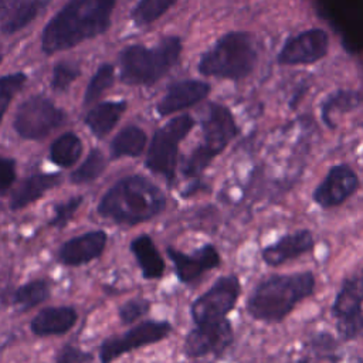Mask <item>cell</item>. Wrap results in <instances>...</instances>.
<instances>
[{
	"label": "cell",
	"instance_id": "4dcf8cb0",
	"mask_svg": "<svg viewBox=\"0 0 363 363\" xmlns=\"http://www.w3.org/2000/svg\"><path fill=\"white\" fill-rule=\"evenodd\" d=\"M311 350L323 360H329V362H337L340 359V346L339 342L329 333L322 332L315 335L311 342H309Z\"/></svg>",
	"mask_w": 363,
	"mask_h": 363
},
{
	"label": "cell",
	"instance_id": "44dd1931",
	"mask_svg": "<svg viewBox=\"0 0 363 363\" xmlns=\"http://www.w3.org/2000/svg\"><path fill=\"white\" fill-rule=\"evenodd\" d=\"M363 303V274H354L342 282V286L335 298L332 315L336 319L346 318L362 312Z\"/></svg>",
	"mask_w": 363,
	"mask_h": 363
},
{
	"label": "cell",
	"instance_id": "603a6c76",
	"mask_svg": "<svg viewBox=\"0 0 363 363\" xmlns=\"http://www.w3.org/2000/svg\"><path fill=\"white\" fill-rule=\"evenodd\" d=\"M126 109L125 101H113V102H102L89 109L85 116V125L91 129V132L102 139L105 138L119 122L121 116Z\"/></svg>",
	"mask_w": 363,
	"mask_h": 363
},
{
	"label": "cell",
	"instance_id": "4316f807",
	"mask_svg": "<svg viewBox=\"0 0 363 363\" xmlns=\"http://www.w3.org/2000/svg\"><path fill=\"white\" fill-rule=\"evenodd\" d=\"M177 0H139L130 13L136 26H149L163 16Z\"/></svg>",
	"mask_w": 363,
	"mask_h": 363
},
{
	"label": "cell",
	"instance_id": "7402d4cb",
	"mask_svg": "<svg viewBox=\"0 0 363 363\" xmlns=\"http://www.w3.org/2000/svg\"><path fill=\"white\" fill-rule=\"evenodd\" d=\"M129 248L138 261L143 278L156 279L163 275L164 261L160 252L157 251L153 240L147 234L138 235L130 242Z\"/></svg>",
	"mask_w": 363,
	"mask_h": 363
},
{
	"label": "cell",
	"instance_id": "5b68a950",
	"mask_svg": "<svg viewBox=\"0 0 363 363\" xmlns=\"http://www.w3.org/2000/svg\"><path fill=\"white\" fill-rule=\"evenodd\" d=\"M258 52L252 37L244 31L227 33L199 61V71L207 77L241 79L252 72Z\"/></svg>",
	"mask_w": 363,
	"mask_h": 363
},
{
	"label": "cell",
	"instance_id": "d590c367",
	"mask_svg": "<svg viewBox=\"0 0 363 363\" xmlns=\"http://www.w3.org/2000/svg\"><path fill=\"white\" fill-rule=\"evenodd\" d=\"M82 203V197L81 196H75L68 199L64 203H60L54 207V216L50 220V225L51 227H57V228H62L65 227L69 220L72 218V216L77 213V210L79 208Z\"/></svg>",
	"mask_w": 363,
	"mask_h": 363
},
{
	"label": "cell",
	"instance_id": "52a82bcc",
	"mask_svg": "<svg viewBox=\"0 0 363 363\" xmlns=\"http://www.w3.org/2000/svg\"><path fill=\"white\" fill-rule=\"evenodd\" d=\"M194 126V119L190 115H180L163 126H160L150 142L145 164L156 174L164 177L167 183H173L177 164V149L180 142L189 135Z\"/></svg>",
	"mask_w": 363,
	"mask_h": 363
},
{
	"label": "cell",
	"instance_id": "484cf974",
	"mask_svg": "<svg viewBox=\"0 0 363 363\" xmlns=\"http://www.w3.org/2000/svg\"><path fill=\"white\" fill-rule=\"evenodd\" d=\"M50 298V284L45 279H33L13 292V303L21 311L31 309Z\"/></svg>",
	"mask_w": 363,
	"mask_h": 363
},
{
	"label": "cell",
	"instance_id": "f546056e",
	"mask_svg": "<svg viewBox=\"0 0 363 363\" xmlns=\"http://www.w3.org/2000/svg\"><path fill=\"white\" fill-rule=\"evenodd\" d=\"M363 101L362 94L354 91H337L336 94L330 95L326 102L323 104V118L326 123H329V118L332 112H347L359 106Z\"/></svg>",
	"mask_w": 363,
	"mask_h": 363
},
{
	"label": "cell",
	"instance_id": "836d02e7",
	"mask_svg": "<svg viewBox=\"0 0 363 363\" xmlns=\"http://www.w3.org/2000/svg\"><path fill=\"white\" fill-rule=\"evenodd\" d=\"M150 309V302L145 298H133L119 306V319L123 325H130L145 316Z\"/></svg>",
	"mask_w": 363,
	"mask_h": 363
},
{
	"label": "cell",
	"instance_id": "e0dca14e",
	"mask_svg": "<svg viewBox=\"0 0 363 363\" xmlns=\"http://www.w3.org/2000/svg\"><path fill=\"white\" fill-rule=\"evenodd\" d=\"M48 0H0V31L6 35L14 34L30 24Z\"/></svg>",
	"mask_w": 363,
	"mask_h": 363
},
{
	"label": "cell",
	"instance_id": "d6986e66",
	"mask_svg": "<svg viewBox=\"0 0 363 363\" xmlns=\"http://www.w3.org/2000/svg\"><path fill=\"white\" fill-rule=\"evenodd\" d=\"M78 319V313L72 306H50L41 309L30 323L35 336H54L67 333Z\"/></svg>",
	"mask_w": 363,
	"mask_h": 363
},
{
	"label": "cell",
	"instance_id": "277c9868",
	"mask_svg": "<svg viewBox=\"0 0 363 363\" xmlns=\"http://www.w3.org/2000/svg\"><path fill=\"white\" fill-rule=\"evenodd\" d=\"M180 52L179 37H166L155 47L128 45L119 52L121 81L128 85H153L174 67Z\"/></svg>",
	"mask_w": 363,
	"mask_h": 363
},
{
	"label": "cell",
	"instance_id": "30bf717a",
	"mask_svg": "<svg viewBox=\"0 0 363 363\" xmlns=\"http://www.w3.org/2000/svg\"><path fill=\"white\" fill-rule=\"evenodd\" d=\"M170 332L172 325L166 320H145L123 335L105 339L99 347V360L101 363H111L130 350L160 342Z\"/></svg>",
	"mask_w": 363,
	"mask_h": 363
},
{
	"label": "cell",
	"instance_id": "d4e9b609",
	"mask_svg": "<svg viewBox=\"0 0 363 363\" xmlns=\"http://www.w3.org/2000/svg\"><path fill=\"white\" fill-rule=\"evenodd\" d=\"M82 153V142L74 132L62 133L50 146V160L61 167L74 166Z\"/></svg>",
	"mask_w": 363,
	"mask_h": 363
},
{
	"label": "cell",
	"instance_id": "8d00e7d4",
	"mask_svg": "<svg viewBox=\"0 0 363 363\" xmlns=\"http://www.w3.org/2000/svg\"><path fill=\"white\" fill-rule=\"evenodd\" d=\"M16 180V162L0 156V196L6 194Z\"/></svg>",
	"mask_w": 363,
	"mask_h": 363
},
{
	"label": "cell",
	"instance_id": "8992f818",
	"mask_svg": "<svg viewBox=\"0 0 363 363\" xmlns=\"http://www.w3.org/2000/svg\"><path fill=\"white\" fill-rule=\"evenodd\" d=\"M203 143L184 159L182 173L186 177L200 174L211 160L221 153L237 135V125L228 108L220 104H210L207 115L201 121Z\"/></svg>",
	"mask_w": 363,
	"mask_h": 363
},
{
	"label": "cell",
	"instance_id": "cb8c5ba5",
	"mask_svg": "<svg viewBox=\"0 0 363 363\" xmlns=\"http://www.w3.org/2000/svg\"><path fill=\"white\" fill-rule=\"evenodd\" d=\"M146 145V133L138 126L123 128L111 143L112 157H138Z\"/></svg>",
	"mask_w": 363,
	"mask_h": 363
},
{
	"label": "cell",
	"instance_id": "7c38bea8",
	"mask_svg": "<svg viewBox=\"0 0 363 363\" xmlns=\"http://www.w3.org/2000/svg\"><path fill=\"white\" fill-rule=\"evenodd\" d=\"M328 47L329 37L326 31L312 28L288 38L278 54V62L284 65L312 64L326 55Z\"/></svg>",
	"mask_w": 363,
	"mask_h": 363
},
{
	"label": "cell",
	"instance_id": "83f0119b",
	"mask_svg": "<svg viewBox=\"0 0 363 363\" xmlns=\"http://www.w3.org/2000/svg\"><path fill=\"white\" fill-rule=\"evenodd\" d=\"M106 167V157L101 149H92L84 163L71 173V182L75 184H84L98 179Z\"/></svg>",
	"mask_w": 363,
	"mask_h": 363
},
{
	"label": "cell",
	"instance_id": "6da1fadb",
	"mask_svg": "<svg viewBox=\"0 0 363 363\" xmlns=\"http://www.w3.org/2000/svg\"><path fill=\"white\" fill-rule=\"evenodd\" d=\"M116 0H68L47 23L41 34V50L55 54L105 33L111 26Z\"/></svg>",
	"mask_w": 363,
	"mask_h": 363
},
{
	"label": "cell",
	"instance_id": "4fadbf2b",
	"mask_svg": "<svg viewBox=\"0 0 363 363\" xmlns=\"http://www.w3.org/2000/svg\"><path fill=\"white\" fill-rule=\"evenodd\" d=\"M359 186V179L347 164L333 166L325 180L315 189L313 200L323 208L342 204Z\"/></svg>",
	"mask_w": 363,
	"mask_h": 363
},
{
	"label": "cell",
	"instance_id": "e575fe53",
	"mask_svg": "<svg viewBox=\"0 0 363 363\" xmlns=\"http://www.w3.org/2000/svg\"><path fill=\"white\" fill-rule=\"evenodd\" d=\"M336 329L342 340H354L363 336V311L336 320Z\"/></svg>",
	"mask_w": 363,
	"mask_h": 363
},
{
	"label": "cell",
	"instance_id": "d6a6232c",
	"mask_svg": "<svg viewBox=\"0 0 363 363\" xmlns=\"http://www.w3.org/2000/svg\"><path fill=\"white\" fill-rule=\"evenodd\" d=\"M81 69L78 64L71 61H60L54 69L51 77V88L57 92H62L68 89V86L79 77Z\"/></svg>",
	"mask_w": 363,
	"mask_h": 363
},
{
	"label": "cell",
	"instance_id": "7a4b0ae2",
	"mask_svg": "<svg viewBox=\"0 0 363 363\" xmlns=\"http://www.w3.org/2000/svg\"><path fill=\"white\" fill-rule=\"evenodd\" d=\"M166 197L149 179L133 174L116 182L101 199L98 214L116 224L135 225L163 211Z\"/></svg>",
	"mask_w": 363,
	"mask_h": 363
},
{
	"label": "cell",
	"instance_id": "ba28073f",
	"mask_svg": "<svg viewBox=\"0 0 363 363\" xmlns=\"http://www.w3.org/2000/svg\"><path fill=\"white\" fill-rule=\"evenodd\" d=\"M65 121L67 113L51 99L44 95H33L17 108L13 128L23 139L41 140L62 126Z\"/></svg>",
	"mask_w": 363,
	"mask_h": 363
},
{
	"label": "cell",
	"instance_id": "2e32d148",
	"mask_svg": "<svg viewBox=\"0 0 363 363\" xmlns=\"http://www.w3.org/2000/svg\"><path fill=\"white\" fill-rule=\"evenodd\" d=\"M208 92L210 85L207 82L197 79L179 81L167 88L156 109L162 116H167L200 102L207 96Z\"/></svg>",
	"mask_w": 363,
	"mask_h": 363
},
{
	"label": "cell",
	"instance_id": "8fae6325",
	"mask_svg": "<svg viewBox=\"0 0 363 363\" xmlns=\"http://www.w3.org/2000/svg\"><path fill=\"white\" fill-rule=\"evenodd\" d=\"M233 328L228 319L197 325L184 340V353L189 357L221 354L233 343Z\"/></svg>",
	"mask_w": 363,
	"mask_h": 363
},
{
	"label": "cell",
	"instance_id": "9a60e30c",
	"mask_svg": "<svg viewBox=\"0 0 363 363\" xmlns=\"http://www.w3.org/2000/svg\"><path fill=\"white\" fill-rule=\"evenodd\" d=\"M108 235L102 230L89 231L65 241L58 250V261L68 267H78L98 258L106 245Z\"/></svg>",
	"mask_w": 363,
	"mask_h": 363
},
{
	"label": "cell",
	"instance_id": "9c48e42d",
	"mask_svg": "<svg viewBox=\"0 0 363 363\" xmlns=\"http://www.w3.org/2000/svg\"><path fill=\"white\" fill-rule=\"evenodd\" d=\"M240 281L235 275L218 278L213 286L199 296L190 308L196 325L221 320L234 308L240 296Z\"/></svg>",
	"mask_w": 363,
	"mask_h": 363
},
{
	"label": "cell",
	"instance_id": "5bb4252c",
	"mask_svg": "<svg viewBox=\"0 0 363 363\" xmlns=\"http://www.w3.org/2000/svg\"><path fill=\"white\" fill-rule=\"evenodd\" d=\"M166 252L174 265L177 278L184 284L197 281L206 271L220 265V254L211 244H206L191 254H184L173 247H167Z\"/></svg>",
	"mask_w": 363,
	"mask_h": 363
},
{
	"label": "cell",
	"instance_id": "74e56055",
	"mask_svg": "<svg viewBox=\"0 0 363 363\" xmlns=\"http://www.w3.org/2000/svg\"><path fill=\"white\" fill-rule=\"evenodd\" d=\"M91 359H92V356L88 352H84L79 347L72 346V345H65L60 350V353L55 359V363H85Z\"/></svg>",
	"mask_w": 363,
	"mask_h": 363
},
{
	"label": "cell",
	"instance_id": "ac0fdd59",
	"mask_svg": "<svg viewBox=\"0 0 363 363\" xmlns=\"http://www.w3.org/2000/svg\"><path fill=\"white\" fill-rule=\"evenodd\" d=\"M313 247V237L308 230H299L281 237L277 242L262 250V259L267 265L277 267L292 258L308 252Z\"/></svg>",
	"mask_w": 363,
	"mask_h": 363
},
{
	"label": "cell",
	"instance_id": "f35d334b",
	"mask_svg": "<svg viewBox=\"0 0 363 363\" xmlns=\"http://www.w3.org/2000/svg\"><path fill=\"white\" fill-rule=\"evenodd\" d=\"M1 60H3V55H1V54H0V62H1Z\"/></svg>",
	"mask_w": 363,
	"mask_h": 363
},
{
	"label": "cell",
	"instance_id": "ffe728a7",
	"mask_svg": "<svg viewBox=\"0 0 363 363\" xmlns=\"http://www.w3.org/2000/svg\"><path fill=\"white\" fill-rule=\"evenodd\" d=\"M61 183V174L58 173H37L24 179L18 187L13 191L10 199L11 210H21L28 204L43 197L48 190Z\"/></svg>",
	"mask_w": 363,
	"mask_h": 363
},
{
	"label": "cell",
	"instance_id": "f1b7e54d",
	"mask_svg": "<svg viewBox=\"0 0 363 363\" xmlns=\"http://www.w3.org/2000/svg\"><path fill=\"white\" fill-rule=\"evenodd\" d=\"M115 78V69L113 65L105 62L99 65V68L95 71L94 77L91 78L85 94H84V105L88 106L94 104L113 82Z\"/></svg>",
	"mask_w": 363,
	"mask_h": 363
},
{
	"label": "cell",
	"instance_id": "1f68e13d",
	"mask_svg": "<svg viewBox=\"0 0 363 363\" xmlns=\"http://www.w3.org/2000/svg\"><path fill=\"white\" fill-rule=\"evenodd\" d=\"M27 77L24 72H13L0 77V121L6 113L13 96L24 86Z\"/></svg>",
	"mask_w": 363,
	"mask_h": 363
},
{
	"label": "cell",
	"instance_id": "3957f363",
	"mask_svg": "<svg viewBox=\"0 0 363 363\" xmlns=\"http://www.w3.org/2000/svg\"><path fill=\"white\" fill-rule=\"evenodd\" d=\"M315 289V277L309 271L288 275H271L259 282L247 301V312L257 320L281 322Z\"/></svg>",
	"mask_w": 363,
	"mask_h": 363
}]
</instances>
